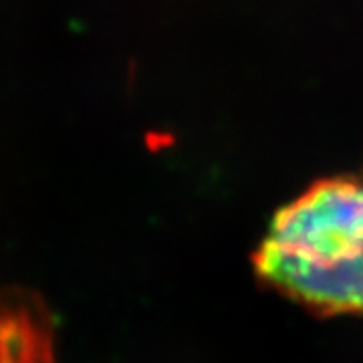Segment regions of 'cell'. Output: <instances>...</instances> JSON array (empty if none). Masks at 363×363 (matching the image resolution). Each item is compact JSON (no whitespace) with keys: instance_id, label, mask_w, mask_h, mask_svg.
Returning a JSON list of instances; mask_svg holds the SVG:
<instances>
[{"instance_id":"obj_1","label":"cell","mask_w":363,"mask_h":363,"mask_svg":"<svg viewBox=\"0 0 363 363\" xmlns=\"http://www.w3.org/2000/svg\"><path fill=\"white\" fill-rule=\"evenodd\" d=\"M264 283L319 315H363V172L313 184L255 255Z\"/></svg>"}]
</instances>
